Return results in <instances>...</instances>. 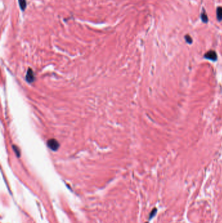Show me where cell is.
Returning <instances> with one entry per match:
<instances>
[{
	"label": "cell",
	"instance_id": "cell-5",
	"mask_svg": "<svg viewBox=\"0 0 222 223\" xmlns=\"http://www.w3.org/2000/svg\"><path fill=\"white\" fill-rule=\"evenodd\" d=\"M216 16L217 18L219 21L222 20V7H218L216 10Z\"/></svg>",
	"mask_w": 222,
	"mask_h": 223
},
{
	"label": "cell",
	"instance_id": "cell-8",
	"mask_svg": "<svg viewBox=\"0 0 222 223\" xmlns=\"http://www.w3.org/2000/svg\"><path fill=\"white\" fill-rule=\"evenodd\" d=\"M156 212H157L156 209H153V211H152V212H151V215H150V217H149V219H152V218H153V217H154V216L155 215V214H156Z\"/></svg>",
	"mask_w": 222,
	"mask_h": 223
},
{
	"label": "cell",
	"instance_id": "cell-1",
	"mask_svg": "<svg viewBox=\"0 0 222 223\" xmlns=\"http://www.w3.org/2000/svg\"><path fill=\"white\" fill-rule=\"evenodd\" d=\"M48 146L53 151H56L59 147V144L55 139H50L47 142Z\"/></svg>",
	"mask_w": 222,
	"mask_h": 223
},
{
	"label": "cell",
	"instance_id": "cell-7",
	"mask_svg": "<svg viewBox=\"0 0 222 223\" xmlns=\"http://www.w3.org/2000/svg\"><path fill=\"white\" fill-rule=\"evenodd\" d=\"M185 40H186V42H187L188 43H189V44H190V43H192V37H191L190 36H189V35H186V36H185Z\"/></svg>",
	"mask_w": 222,
	"mask_h": 223
},
{
	"label": "cell",
	"instance_id": "cell-3",
	"mask_svg": "<svg viewBox=\"0 0 222 223\" xmlns=\"http://www.w3.org/2000/svg\"><path fill=\"white\" fill-rule=\"evenodd\" d=\"M26 78L27 81L28 82H29V83L33 82L34 81V80H35V76H34V73L31 69H29L28 71Z\"/></svg>",
	"mask_w": 222,
	"mask_h": 223
},
{
	"label": "cell",
	"instance_id": "cell-4",
	"mask_svg": "<svg viewBox=\"0 0 222 223\" xmlns=\"http://www.w3.org/2000/svg\"><path fill=\"white\" fill-rule=\"evenodd\" d=\"M18 3L21 10L23 11V10L26 9V6H27L26 0H18Z\"/></svg>",
	"mask_w": 222,
	"mask_h": 223
},
{
	"label": "cell",
	"instance_id": "cell-2",
	"mask_svg": "<svg viewBox=\"0 0 222 223\" xmlns=\"http://www.w3.org/2000/svg\"><path fill=\"white\" fill-rule=\"evenodd\" d=\"M205 57L208 60H211V61H215L217 60L218 56H217L216 52L214 50H210V51L207 52L205 54Z\"/></svg>",
	"mask_w": 222,
	"mask_h": 223
},
{
	"label": "cell",
	"instance_id": "cell-6",
	"mask_svg": "<svg viewBox=\"0 0 222 223\" xmlns=\"http://www.w3.org/2000/svg\"><path fill=\"white\" fill-rule=\"evenodd\" d=\"M201 17L202 21L203 22H208V16L206 15V14L205 13V12H203L201 15Z\"/></svg>",
	"mask_w": 222,
	"mask_h": 223
}]
</instances>
